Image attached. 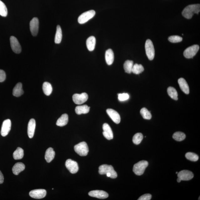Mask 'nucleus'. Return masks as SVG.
I'll return each mask as SVG.
<instances>
[{"label": "nucleus", "mask_w": 200, "mask_h": 200, "mask_svg": "<svg viewBox=\"0 0 200 200\" xmlns=\"http://www.w3.org/2000/svg\"><path fill=\"white\" fill-rule=\"evenodd\" d=\"M11 47L13 52L16 54H20L22 51L21 45L17 38L11 36L10 38Z\"/></svg>", "instance_id": "nucleus-9"}, {"label": "nucleus", "mask_w": 200, "mask_h": 200, "mask_svg": "<svg viewBox=\"0 0 200 200\" xmlns=\"http://www.w3.org/2000/svg\"><path fill=\"white\" fill-rule=\"evenodd\" d=\"M35 121L33 119H31L28 123V134L30 138H33L35 133Z\"/></svg>", "instance_id": "nucleus-18"}, {"label": "nucleus", "mask_w": 200, "mask_h": 200, "mask_svg": "<svg viewBox=\"0 0 200 200\" xmlns=\"http://www.w3.org/2000/svg\"><path fill=\"white\" fill-rule=\"evenodd\" d=\"M129 98V95L128 94L123 93L118 94V100L121 101H124L128 100Z\"/></svg>", "instance_id": "nucleus-39"}, {"label": "nucleus", "mask_w": 200, "mask_h": 200, "mask_svg": "<svg viewBox=\"0 0 200 200\" xmlns=\"http://www.w3.org/2000/svg\"><path fill=\"white\" fill-rule=\"evenodd\" d=\"M62 31L61 27L59 25H58L56 28V31L54 38V42L56 44H59L62 41Z\"/></svg>", "instance_id": "nucleus-27"}, {"label": "nucleus", "mask_w": 200, "mask_h": 200, "mask_svg": "<svg viewBox=\"0 0 200 200\" xmlns=\"http://www.w3.org/2000/svg\"><path fill=\"white\" fill-rule=\"evenodd\" d=\"M180 87L183 92L185 94H188L189 93V89L188 85L186 81L183 78L179 79L178 80Z\"/></svg>", "instance_id": "nucleus-19"}, {"label": "nucleus", "mask_w": 200, "mask_h": 200, "mask_svg": "<svg viewBox=\"0 0 200 200\" xmlns=\"http://www.w3.org/2000/svg\"><path fill=\"white\" fill-rule=\"evenodd\" d=\"M99 172L100 175H105L110 173L111 178H116L117 177V174L112 166L103 165L99 167Z\"/></svg>", "instance_id": "nucleus-2"}, {"label": "nucleus", "mask_w": 200, "mask_h": 200, "mask_svg": "<svg viewBox=\"0 0 200 200\" xmlns=\"http://www.w3.org/2000/svg\"><path fill=\"white\" fill-rule=\"evenodd\" d=\"M114 52L111 49L107 50L105 53V60L108 65H111L114 61Z\"/></svg>", "instance_id": "nucleus-21"}, {"label": "nucleus", "mask_w": 200, "mask_h": 200, "mask_svg": "<svg viewBox=\"0 0 200 200\" xmlns=\"http://www.w3.org/2000/svg\"><path fill=\"white\" fill-rule=\"evenodd\" d=\"M25 165L23 163L21 162L16 163L13 168V173L14 175H18L25 169Z\"/></svg>", "instance_id": "nucleus-23"}, {"label": "nucleus", "mask_w": 200, "mask_h": 200, "mask_svg": "<svg viewBox=\"0 0 200 200\" xmlns=\"http://www.w3.org/2000/svg\"><path fill=\"white\" fill-rule=\"evenodd\" d=\"M144 70V68L142 64H136L133 66L132 72L133 74H138L142 73Z\"/></svg>", "instance_id": "nucleus-32"}, {"label": "nucleus", "mask_w": 200, "mask_h": 200, "mask_svg": "<svg viewBox=\"0 0 200 200\" xmlns=\"http://www.w3.org/2000/svg\"><path fill=\"white\" fill-rule=\"evenodd\" d=\"M177 182H180L181 181V179L180 178L178 177V178L177 180Z\"/></svg>", "instance_id": "nucleus-43"}, {"label": "nucleus", "mask_w": 200, "mask_h": 200, "mask_svg": "<svg viewBox=\"0 0 200 200\" xmlns=\"http://www.w3.org/2000/svg\"><path fill=\"white\" fill-rule=\"evenodd\" d=\"M8 10L4 3L0 0V15L3 17H7Z\"/></svg>", "instance_id": "nucleus-36"}, {"label": "nucleus", "mask_w": 200, "mask_h": 200, "mask_svg": "<svg viewBox=\"0 0 200 200\" xmlns=\"http://www.w3.org/2000/svg\"><path fill=\"white\" fill-rule=\"evenodd\" d=\"M103 129L104 131L103 134L105 138L109 140L113 139L114 136L112 131L110 125L105 123L103 125Z\"/></svg>", "instance_id": "nucleus-17"}, {"label": "nucleus", "mask_w": 200, "mask_h": 200, "mask_svg": "<svg viewBox=\"0 0 200 200\" xmlns=\"http://www.w3.org/2000/svg\"><path fill=\"white\" fill-rule=\"evenodd\" d=\"M44 94L47 96H49L52 92V87L51 85L49 83L44 82L42 86Z\"/></svg>", "instance_id": "nucleus-28"}, {"label": "nucleus", "mask_w": 200, "mask_h": 200, "mask_svg": "<svg viewBox=\"0 0 200 200\" xmlns=\"http://www.w3.org/2000/svg\"><path fill=\"white\" fill-rule=\"evenodd\" d=\"M90 197L97 198L100 199H105L108 197V194L106 192L101 190H94L90 191L88 193Z\"/></svg>", "instance_id": "nucleus-14"}, {"label": "nucleus", "mask_w": 200, "mask_h": 200, "mask_svg": "<svg viewBox=\"0 0 200 200\" xmlns=\"http://www.w3.org/2000/svg\"><path fill=\"white\" fill-rule=\"evenodd\" d=\"M185 157L188 160L193 162L197 161L199 159V156L195 153L188 152L185 155Z\"/></svg>", "instance_id": "nucleus-37"}, {"label": "nucleus", "mask_w": 200, "mask_h": 200, "mask_svg": "<svg viewBox=\"0 0 200 200\" xmlns=\"http://www.w3.org/2000/svg\"><path fill=\"white\" fill-rule=\"evenodd\" d=\"M200 11V5H191L187 6L183 9L182 12L183 17L187 19H190L194 14H198Z\"/></svg>", "instance_id": "nucleus-1"}, {"label": "nucleus", "mask_w": 200, "mask_h": 200, "mask_svg": "<svg viewBox=\"0 0 200 200\" xmlns=\"http://www.w3.org/2000/svg\"><path fill=\"white\" fill-rule=\"evenodd\" d=\"M148 165V162L147 161H139L134 165L133 167V172L137 175H142Z\"/></svg>", "instance_id": "nucleus-3"}, {"label": "nucleus", "mask_w": 200, "mask_h": 200, "mask_svg": "<svg viewBox=\"0 0 200 200\" xmlns=\"http://www.w3.org/2000/svg\"><path fill=\"white\" fill-rule=\"evenodd\" d=\"M39 28V21L37 18H34L30 22V29L33 36L37 35Z\"/></svg>", "instance_id": "nucleus-10"}, {"label": "nucleus", "mask_w": 200, "mask_h": 200, "mask_svg": "<svg viewBox=\"0 0 200 200\" xmlns=\"http://www.w3.org/2000/svg\"><path fill=\"white\" fill-rule=\"evenodd\" d=\"M4 182V177L3 173L0 171V184L3 183Z\"/></svg>", "instance_id": "nucleus-42"}, {"label": "nucleus", "mask_w": 200, "mask_h": 200, "mask_svg": "<svg viewBox=\"0 0 200 200\" xmlns=\"http://www.w3.org/2000/svg\"><path fill=\"white\" fill-rule=\"evenodd\" d=\"M68 122V116L67 114H63L61 117L58 119L56 124L58 126H64L67 124Z\"/></svg>", "instance_id": "nucleus-26"}, {"label": "nucleus", "mask_w": 200, "mask_h": 200, "mask_svg": "<svg viewBox=\"0 0 200 200\" xmlns=\"http://www.w3.org/2000/svg\"><path fill=\"white\" fill-rule=\"evenodd\" d=\"M176 173V174H177L178 172H177Z\"/></svg>", "instance_id": "nucleus-44"}, {"label": "nucleus", "mask_w": 200, "mask_h": 200, "mask_svg": "<svg viewBox=\"0 0 200 200\" xmlns=\"http://www.w3.org/2000/svg\"><path fill=\"white\" fill-rule=\"evenodd\" d=\"M133 65V62L132 60H127L124 64V68L125 72L131 74L132 72V69Z\"/></svg>", "instance_id": "nucleus-30"}, {"label": "nucleus", "mask_w": 200, "mask_h": 200, "mask_svg": "<svg viewBox=\"0 0 200 200\" xmlns=\"http://www.w3.org/2000/svg\"><path fill=\"white\" fill-rule=\"evenodd\" d=\"M140 113L143 118L145 120H150L151 119V114L146 108H143L141 109Z\"/></svg>", "instance_id": "nucleus-34"}, {"label": "nucleus", "mask_w": 200, "mask_h": 200, "mask_svg": "<svg viewBox=\"0 0 200 200\" xmlns=\"http://www.w3.org/2000/svg\"><path fill=\"white\" fill-rule=\"evenodd\" d=\"M96 42V38L93 36H90L87 39L86 46L89 51H92L94 50Z\"/></svg>", "instance_id": "nucleus-20"}, {"label": "nucleus", "mask_w": 200, "mask_h": 200, "mask_svg": "<svg viewBox=\"0 0 200 200\" xmlns=\"http://www.w3.org/2000/svg\"><path fill=\"white\" fill-rule=\"evenodd\" d=\"M11 121L8 119L3 121L2 125L1 134L3 137L6 136L8 134L11 129Z\"/></svg>", "instance_id": "nucleus-13"}, {"label": "nucleus", "mask_w": 200, "mask_h": 200, "mask_svg": "<svg viewBox=\"0 0 200 200\" xmlns=\"http://www.w3.org/2000/svg\"><path fill=\"white\" fill-rule=\"evenodd\" d=\"M29 195L31 197L35 199L43 198L46 195V191L45 189H38L33 190L30 192Z\"/></svg>", "instance_id": "nucleus-12"}, {"label": "nucleus", "mask_w": 200, "mask_h": 200, "mask_svg": "<svg viewBox=\"0 0 200 200\" xmlns=\"http://www.w3.org/2000/svg\"><path fill=\"white\" fill-rule=\"evenodd\" d=\"M24 92L21 83H18L16 85L13 90V95L16 97H19L23 95Z\"/></svg>", "instance_id": "nucleus-24"}, {"label": "nucleus", "mask_w": 200, "mask_h": 200, "mask_svg": "<svg viewBox=\"0 0 200 200\" xmlns=\"http://www.w3.org/2000/svg\"><path fill=\"white\" fill-rule=\"evenodd\" d=\"M145 49L147 58L149 60H152L155 57V51L152 41L147 39L145 44Z\"/></svg>", "instance_id": "nucleus-5"}, {"label": "nucleus", "mask_w": 200, "mask_h": 200, "mask_svg": "<svg viewBox=\"0 0 200 200\" xmlns=\"http://www.w3.org/2000/svg\"><path fill=\"white\" fill-rule=\"evenodd\" d=\"M24 156V151L21 147H18L13 153V157L15 160H19L23 158Z\"/></svg>", "instance_id": "nucleus-29"}, {"label": "nucleus", "mask_w": 200, "mask_h": 200, "mask_svg": "<svg viewBox=\"0 0 200 200\" xmlns=\"http://www.w3.org/2000/svg\"><path fill=\"white\" fill-rule=\"evenodd\" d=\"M151 195L150 194H146L141 196L138 200H150L151 199Z\"/></svg>", "instance_id": "nucleus-40"}, {"label": "nucleus", "mask_w": 200, "mask_h": 200, "mask_svg": "<svg viewBox=\"0 0 200 200\" xmlns=\"http://www.w3.org/2000/svg\"><path fill=\"white\" fill-rule=\"evenodd\" d=\"M199 49V46L197 44L190 46L184 51V56L187 59L192 58L197 54Z\"/></svg>", "instance_id": "nucleus-7"}, {"label": "nucleus", "mask_w": 200, "mask_h": 200, "mask_svg": "<svg viewBox=\"0 0 200 200\" xmlns=\"http://www.w3.org/2000/svg\"><path fill=\"white\" fill-rule=\"evenodd\" d=\"M73 100L75 104L81 105L85 102L88 99V96L86 93L81 94H74L72 96Z\"/></svg>", "instance_id": "nucleus-8"}, {"label": "nucleus", "mask_w": 200, "mask_h": 200, "mask_svg": "<svg viewBox=\"0 0 200 200\" xmlns=\"http://www.w3.org/2000/svg\"><path fill=\"white\" fill-rule=\"evenodd\" d=\"M168 40L172 43H178L182 41V38L177 35L171 36L169 37Z\"/></svg>", "instance_id": "nucleus-38"}, {"label": "nucleus", "mask_w": 200, "mask_h": 200, "mask_svg": "<svg viewBox=\"0 0 200 200\" xmlns=\"http://www.w3.org/2000/svg\"><path fill=\"white\" fill-rule=\"evenodd\" d=\"M143 138V135L142 133H137L133 136V142L135 145H139L142 142Z\"/></svg>", "instance_id": "nucleus-33"}, {"label": "nucleus", "mask_w": 200, "mask_h": 200, "mask_svg": "<svg viewBox=\"0 0 200 200\" xmlns=\"http://www.w3.org/2000/svg\"><path fill=\"white\" fill-rule=\"evenodd\" d=\"M177 177L180 178L181 181H189L193 177V174L191 171L183 170L177 173Z\"/></svg>", "instance_id": "nucleus-16"}, {"label": "nucleus", "mask_w": 200, "mask_h": 200, "mask_svg": "<svg viewBox=\"0 0 200 200\" xmlns=\"http://www.w3.org/2000/svg\"><path fill=\"white\" fill-rule=\"evenodd\" d=\"M106 112L112 120L116 124H119L121 122V117L120 114L116 111L112 109H108Z\"/></svg>", "instance_id": "nucleus-15"}, {"label": "nucleus", "mask_w": 200, "mask_h": 200, "mask_svg": "<svg viewBox=\"0 0 200 200\" xmlns=\"http://www.w3.org/2000/svg\"><path fill=\"white\" fill-rule=\"evenodd\" d=\"M66 167L70 172L72 174L76 173L79 170L78 163L76 161L68 159L65 162Z\"/></svg>", "instance_id": "nucleus-11"}, {"label": "nucleus", "mask_w": 200, "mask_h": 200, "mask_svg": "<svg viewBox=\"0 0 200 200\" xmlns=\"http://www.w3.org/2000/svg\"><path fill=\"white\" fill-rule=\"evenodd\" d=\"M95 13L94 10H90L83 13L78 18L79 23L81 24L86 23L94 17Z\"/></svg>", "instance_id": "nucleus-6"}, {"label": "nucleus", "mask_w": 200, "mask_h": 200, "mask_svg": "<svg viewBox=\"0 0 200 200\" xmlns=\"http://www.w3.org/2000/svg\"><path fill=\"white\" fill-rule=\"evenodd\" d=\"M173 138L177 141H182L186 138V135L184 133L178 132L174 133Z\"/></svg>", "instance_id": "nucleus-35"}, {"label": "nucleus", "mask_w": 200, "mask_h": 200, "mask_svg": "<svg viewBox=\"0 0 200 200\" xmlns=\"http://www.w3.org/2000/svg\"><path fill=\"white\" fill-rule=\"evenodd\" d=\"M75 152L80 156H86L89 152V148L86 142H83L78 143L74 146Z\"/></svg>", "instance_id": "nucleus-4"}, {"label": "nucleus", "mask_w": 200, "mask_h": 200, "mask_svg": "<svg viewBox=\"0 0 200 200\" xmlns=\"http://www.w3.org/2000/svg\"><path fill=\"white\" fill-rule=\"evenodd\" d=\"M5 73L3 70L0 69V82H3L6 79Z\"/></svg>", "instance_id": "nucleus-41"}, {"label": "nucleus", "mask_w": 200, "mask_h": 200, "mask_svg": "<svg viewBox=\"0 0 200 200\" xmlns=\"http://www.w3.org/2000/svg\"><path fill=\"white\" fill-rule=\"evenodd\" d=\"M90 107L87 105L76 106L75 108V112L77 114H87L90 110Z\"/></svg>", "instance_id": "nucleus-25"}, {"label": "nucleus", "mask_w": 200, "mask_h": 200, "mask_svg": "<svg viewBox=\"0 0 200 200\" xmlns=\"http://www.w3.org/2000/svg\"><path fill=\"white\" fill-rule=\"evenodd\" d=\"M167 93L171 98L175 100H178V94L176 89L172 87H169L167 90Z\"/></svg>", "instance_id": "nucleus-31"}, {"label": "nucleus", "mask_w": 200, "mask_h": 200, "mask_svg": "<svg viewBox=\"0 0 200 200\" xmlns=\"http://www.w3.org/2000/svg\"><path fill=\"white\" fill-rule=\"evenodd\" d=\"M55 153L52 147H49L46 151L45 154V159L47 162L50 163L53 160L55 156Z\"/></svg>", "instance_id": "nucleus-22"}]
</instances>
